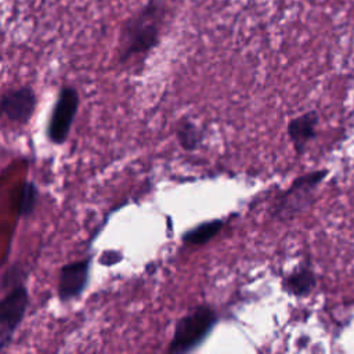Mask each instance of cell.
I'll list each match as a JSON object with an SVG mask.
<instances>
[{"label": "cell", "instance_id": "obj_1", "mask_svg": "<svg viewBox=\"0 0 354 354\" xmlns=\"http://www.w3.org/2000/svg\"><path fill=\"white\" fill-rule=\"evenodd\" d=\"M166 11L163 0H148L123 22L118 48L119 62L124 64L131 58L147 55L156 47Z\"/></svg>", "mask_w": 354, "mask_h": 354}, {"label": "cell", "instance_id": "obj_2", "mask_svg": "<svg viewBox=\"0 0 354 354\" xmlns=\"http://www.w3.org/2000/svg\"><path fill=\"white\" fill-rule=\"evenodd\" d=\"M217 321L218 315L210 306H196L177 321L167 351L180 354L195 350L210 335Z\"/></svg>", "mask_w": 354, "mask_h": 354}, {"label": "cell", "instance_id": "obj_3", "mask_svg": "<svg viewBox=\"0 0 354 354\" xmlns=\"http://www.w3.org/2000/svg\"><path fill=\"white\" fill-rule=\"evenodd\" d=\"M328 170H314L293 180L290 187L275 201L271 214L279 221H289L306 210L314 201L319 184L325 180Z\"/></svg>", "mask_w": 354, "mask_h": 354}, {"label": "cell", "instance_id": "obj_4", "mask_svg": "<svg viewBox=\"0 0 354 354\" xmlns=\"http://www.w3.org/2000/svg\"><path fill=\"white\" fill-rule=\"evenodd\" d=\"M29 293L24 283L17 282L0 303V348L6 350L15 330L21 325L29 307Z\"/></svg>", "mask_w": 354, "mask_h": 354}, {"label": "cell", "instance_id": "obj_5", "mask_svg": "<svg viewBox=\"0 0 354 354\" xmlns=\"http://www.w3.org/2000/svg\"><path fill=\"white\" fill-rule=\"evenodd\" d=\"M79 108V93L72 86H64L54 104L48 126L47 137L53 144L61 145L66 141Z\"/></svg>", "mask_w": 354, "mask_h": 354}, {"label": "cell", "instance_id": "obj_6", "mask_svg": "<svg viewBox=\"0 0 354 354\" xmlns=\"http://www.w3.org/2000/svg\"><path fill=\"white\" fill-rule=\"evenodd\" d=\"M91 268V257L71 261L61 267L57 283V293L61 301H69L79 297L87 283Z\"/></svg>", "mask_w": 354, "mask_h": 354}, {"label": "cell", "instance_id": "obj_7", "mask_svg": "<svg viewBox=\"0 0 354 354\" xmlns=\"http://www.w3.org/2000/svg\"><path fill=\"white\" fill-rule=\"evenodd\" d=\"M36 94L29 86L10 88L1 95V111L14 123H28L36 109Z\"/></svg>", "mask_w": 354, "mask_h": 354}, {"label": "cell", "instance_id": "obj_8", "mask_svg": "<svg viewBox=\"0 0 354 354\" xmlns=\"http://www.w3.org/2000/svg\"><path fill=\"white\" fill-rule=\"evenodd\" d=\"M318 122L319 116L317 111H308L289 122L288 136L297 155H301L306 151L308 142L315 137Z\"/></svg>", "mask_w": 354, "mask_h": 354}, {"label": "cell", "instance_id": "obj_9", "mask_svg": "<svg viewBox=\"0 0 354 354\" xmlns=\"http://www.w3.org/2000/svg\"><path fill=\"white\" fill-rule=\"evenodd\" d=\"M317 285V278L314 271L307 267L301 266L288 274L282 281V288L292 296L296 297H306L308 296Z\"/></svg>", "mask_w": 354, "mask_h": 354}, {"label": "cell", "instance_id": "obj_10", "mask_svg": "<svg viewBox=\"0 0 354 354\" xmlns=\"http://www.w3.org/2000/svg\"><path fill=\"white\" fill-rule=\"evenodd\" d=\"M223 225H224L223 220H209V221L201 223L196 227L184 232L183 242L185 245H192V246L205 245L221 231Z\"/></svg>", "mask_w": 354, "mask_h": 354}, {"label": "cell", "instance_id": "obj_11", "mask_svg": "<svg viewBox=\"0 0 354 354\" xmlns=\"http://www.w3.org/2000/svg\"><path fill=\"white\" fill-rule=\"evenodd\" d=\"M177 140L185 151H195L202 142V131L191 120H183L177 127Z\"/></svg>", "mask_w": 354, "mask_h": 354}, {"label": "cell", "instance_id": "obj_12", "mask_svg": "<svg viewBox=\"0 0 354 354\" xmlns=\"http://www.w3.org/2000/svg\"><path fill=\"white\" fill-rule=\"evenodd\" d=\"M37 198H39L37 187L30 181L24 183L21 189V196L18 201V214L22 217H29L35 212Z\"/></svg>", "mask_w": 354, "mask_h": 354}]
</instances>
